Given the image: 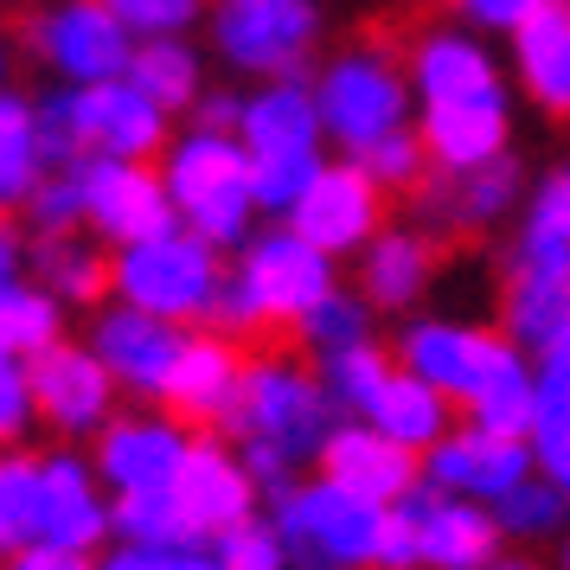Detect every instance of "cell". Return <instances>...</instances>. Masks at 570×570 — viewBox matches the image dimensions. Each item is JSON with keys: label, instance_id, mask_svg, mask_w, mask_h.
Masks as SVG:
<instances>
[{"label": "cell", "instance_id": "6f0895ef", "mask_svg": "<svg viewBox=\"0 0 570 570\" xmlns=\"http://www.w3.org/2000/svg\"><path fill=\"white\" fill-rule=\"evenodd\" d=\"M488 570H544V564H539V558H525V551H500Z\"/></svg>", "mask_w": 570, "mask_h": 570}, {"label": "cell", "instance_id": "9f6ffc18", "mask_svg": "<svg viewBox=\"0 0 570 570\" xmlns=\"http://www.w3.org/2000/svg\"><path fill=\"white\" fill-rule=\"evenodd\" d=\"M20 263H27V244H20V232H13V225H0V288L20 283Z\"/></svg>", "mask_w": 570, "mask_h": 570}, {"label": "cell", "instance_id": "8d00e7d4", "mask_svg": "<svg viewBox=\"0 0 570 570\" xmlns=\"http://www.w3.org/2000/svg\"><path fill=\"white\" fill-rule=\"evenodd\" d=\"M39 544V455L0 449V551Z\"/></svg>", "mask_w": 570, "mask_h": 570}, {"label": "cell", "instance_id": "b9f144b4", "mask_svg": "<svg viewBox=\"0 0 570 570\" xmlns=\"http://www.w3.org/2000/svg\"><path fill=\"white\" fill-rule=\"evenodd\" d=\"M365 167V180L379 186V193H411L416 180H423V167H430V155H423V135L416 129H391L385 141H372L365 155H353Z\"/></svg>", "mask_w": 570, "mask_h": 570}, {"label": "cell", "instance_id": "9a60e30c", "mask_svg": "<svg viewBox=\"0 0 570 570\" xmlns=\"http://www.w3.org/2000/svg\"><path fill=\"white\" fill-rule=\"evenodd\" d=\"M109 539V488L97 462H83L71 449L39 455V544L52 551H104Z\"/></svg>", "mask_w": 570, "mask_h": 570}, {"label": "cell", "instance_id": "7402d4cb", "mask_svg": "<svg viewBox=\"0 0 570 570\" xmlns=\"http://www.w3.org/2000/svg\"><path fill=\"white\" fill-rule=\"evenodd\" d=\"M237 372H244V353H237V340L225 334H186L180 360L167 372V385H160V411L180 416V423H218L225 404H232L237 391Z\"/></svg>", "mask_w": 570, "mask_h": 570}, {"label": "cell", "instance_id": "44dd1931", "mask_svg": "<svg viewBox=\"0 0 570 570\" xmlns=\"http://www.w3.org/2000/svg\"><path fill=\"white\" fill-rule=\"evenodd\" d=\"M78 116H83V135H90V155L148 160L155 148H167V109H160L135 78L83 83Z\"/></svg>", "mask_w": 570, "mask_h": 570}, {"label": "cell", "instance_id": "484cf974", "mask_svg": "<svg viewBox=\"0 0 570 570\" xmlns=\"http://www.w3.org/2000/svg\"><path fill=\"white\" fill-rule=\"evenodd\" d=\"M513 58H519V78L532 90V104L564 116L570 109V7L564 0H544L532 20H519Z\"/></svg>", "mask_w": 570, "mask_h": 570}, {"label": "cell", "instance_id": "60d3db41", "mask_svg": "<svg viewBox=\"0 0 570 570\" xmlns=\"http://www.w3.org/2000/svg\"><path fill=\"white\" fill-rule=\"evenodd\" d=\"M295 334L308 340L321 360H327V353H340V346H360V340H372V302H365V295L334 288L327 302H314V308L295 321Z\"/></svg>", "mask_w": 570, "mask_h": 570}, {"label": "cell", "instance_id": "f907efd6", "mask_svg": "<svg viewBox=\"0 0 570 570\" xmlns=\"http://www.w3.org/2000/svg\"><path fill=\"white\" fill-rule=\"evenodd\" d=\"M372 570H423V558H416V525H411L404 507H385V519H379Z\"/></svg>", "mask_w": 570, "mask_h": 570}, {"label": "cell", "instance_id": "ba28073f", "mask_svg": "<svg viewBox=\"0 0 570 570\" xmlns=\"http://www.w3.org/2000/svg\"><path fill=\"white\" fill-rule=\"evenodd\" d=\"M167 488H174L186 532H193L199 544H212L218 532H232V525H244V519H257V507H263V493H257V481H250L244 455H237L232 442H218V436L186 442V455H180V468H174Z\"/></svg>", "mask_w": 570, "mask_h": 570}, {"label": "cell", "instance_id": "91938a15", "mask_svg": "<svg viewBox=\"0 0 570 570\" xmlns=\"http://www.w3.org/2000/svg\"><path fill=\"white\" fill-rule=\"evenodd\" d=\"M0 78H7V46H0Z\"/></svg>", "mask_w": 570, "mask_h": 570}, {"label": "cell", "instance_id": "681fc988", "mask_svg": "<svg viewBox=\"0 0 570 570\" xmlns=\"http://www.w3.org/2000/svg\"><path fill=\"white\" fill-rule=\"evenodd\" d=\"M525 232H539V237H558V244H570V167L544 174V186L532 193V206H525Z\"/></svg>", "mask_w": 570, "mask_h": 570}, {"label": "cell", "instance_id": "4316f807", "mask_svg": "<svg viewBox=\"0 0 570 570\" xmlns=\"http://www.w3.org/2000/svg\"><path fill=\"white\" fill-rule=\"evenodd\" d=\"M507 340H513L519 353H558L570 346V276H532V269H513V283H507Z\"/></svg>", "mask_w": 570, "mask_h": 570}, {"label": "cell", "instance_id": "e0dca14e", "mask_svg": "<svg viewBox=\"0 0 570 570\" xmlns=\"http://www.w3.org/2000/svg\"><path fill=\"white\" fill-rule=\"evenodd\" d=\"M314 462H321V474H327L334 488L360 493L372 507H397V500L423 481V455H411L404 442H391L385 430H372L365 416H340Z\"/></svg>", "mask_w": 570, "mask_h": 570}, {"label": "cell", "instance_id": "816d5d0a", "mask_svg": "<svg viewBox=\"0 0 570 570\" xmlns=\"http://www.w3.org/2000/svg\"><path fill=\"white\" fill-rule=\"evenodd\" d=\"M474 27H493V32H513L519 20H532L544 0H455Z\"/></svg>", "mask_w": 570, "mask_h": 570}, {"label": "cell", "instance_id": "4fadbf2b", "mask_svg": "<svg viewBox=\"0 0 570 570\" xmlns=\"http://www.w3.org/2000/svg\"><path fill=\"white\" fill-rule=\"evenodd\" d=\"M27 379H32V411L46 416L58 436H97L116 416V379L90 346L58 340L39 360H27Z\"/></svg>", "mask_w": 570, "mask_h": 570}, {"label": "cell", "instance_id": "be15d7a7", "mask_svg": "<svg viewBox=\"0 0 570 570\" xmlns=\"http://www.w3.org/2000/svg\"><path fill=\"white\" fill-rule=\"evenodd\" d=\"M564 7H570V0H564Z\"/></svg>", "mask_w": 570, "mask_h": 570}, {"label": "cell", "instance_id": "c3c4849f", "mask_svg": "<svg viewBox=\"0 0 570 570\" xmlns=\"http://www.w3.org/2000/svg\"><path fill=\"white\" fill-rule=\"evenodd\" d=\"M32 379H27V360H0V449L32 430Z\"/></svg>", "mask_w": 570, "mask_h": 570}, {"label": "cell", "instance_id": "d6986e66", "mask_svg": "<svg viewBox=\"0 0 570 570\" xmlns=\"http://www.w3.org/2000/svg\"><path fill=\"white\" fill-rule=\"evenodd\" d=\"M186 423L180 416H155V411H129L109 416L97 430V474H104L109 493H141V488H167L174 468L186 455Z\"/></svg>", "mask_w": 570, "mask_h": 570}, {"label": "cell", "instance_id": "f35d334b", "mask_svg": "<svg viewBox=\"0 0 570 570\" xmlns=\"http://www.w3.org/2000/svg\"><path fill=\"white\" fill-rule=\"evenodd\" d=\"M32 141H39V167H46V174L90 160V135H83V116H78V90H46V97L32 104Z\"/></svg>", "mask_w": 570, "mask_h": 570}, {"label": "cell", "instance_id": "52a82bcc", "mask_svg": "<svg viewBox=\"0 0 570 570\" xmlns=\"http://www.w3.org/2000/svg\"><path fill=\"white\" fill-rule=\"evenodd\" d=\"M237 276H244V288L257 295L263 327H295L314 302L334 295V257H321L308 237L288 232V225L244 237V263H237Z\"/></svg>", "mask_w": 570, "mask_h": 570}, {"label": "cell", "instance_id": "f5cc1de1", "mask_svg": "<svg viewBox=\"0 0 570 570\" xmlns=\"http://www.w3.org/2000/svg\"><path fill=\"white\" fill-rule=\"evenodd\" d=\"M525 442H532V462H539V474L570 500V430H551V436H525Z\"/></svg>", "mask_w": 570, "mask_h": 570}, {"label": "cell", "instance_id": "d590c367", "mask_svg": "<svg viewBox=\"0 0 570 570\" xmlns=\"http://www.w3.org/2000/svg\"><path fill=\"white\" fill-rule=\"evenodd\" d=\"M39 141H32V104L0 90V206H27V193L39 186Z\"/></svg>", "mask_w": 570, "mask_h": 570}, {"label": "cell", "instance_id": "1f68e13d", "mask_svg": "<svg viewBox=\"0 0 570 570\" xmlns=\"http://www.w3.org/2000/svg\"><path fill=\"white\" fill-rule=\"evenodd\" d=\"M0 340L13 360H39L46 346L65 340V302L46 295L39 283H7L0 288Z\"/></svg>", "mask_w": 570, "mask_h": 570}, {"label": "cell", "instance_id": "d4e9b609", "mask_svg": "<svg viewBox=\"0 0 570 570\" xmlns=\"http://www.w3.org/2000/svg\"><path fill=\"white\" fill-rule=\"evenodd\" d=\"M411 78H416V97H423V104H481V97H507L493 58L481 52L468 32H430V39L416 46Z\"/></svg>", "mask_w": 570, "mask_h": 570}, {"label": "cell", "instance_id": "836d02e7", "mask_svg": "<svg viewBox=\"0 0 570 570\" xmlns=\"http://www.w3.org/2000/svg\"><path fill=\"white\" fill-rule=\"evenodd\" d=\"M391 372H397V365H391L385 346L360 340V346H340V353L321 360V385H327V397H334L340 416H365L372 404H379V391H385Z\"/></svg>", "mask_w": 570, "mask_h": 570}, {"label": "cell", "instance_id": "6125c7cd", "mask_svg": "<svg viewBox=\"0 0 570 570\" xmlns=\"http://www.w3.org/2000/svg\"><path fill=\"white\" fill-rule=\"evenodd\" d=\"M0 558H7V551H0Z\"/></svg>", "mask_w": 570, "mask_h": 570}, {"label": "cell", "instance_id": "2e32d148", "mask_svg": "<svg viewBox=\"0 0 570 570\" xmlns=\"http://www.w3.org/2000/svg\"><path fill=\"white\" fill-rule=\"evenodd\" d=\"M32 46L46 52L58 78H71V90L83 83H104V78H122L129 71V27L109 13L104 0H65L52 7L39 27H32Z\"/></svg>", "mask_w": 570, "mask_h": 570}, {"label": "cell", "instance_id": "8992f818", "mask_svg": "<svg viewBox=\"0 0 570 570\" xmlns=\"http://www.w3.org/2000/svg\"><path fill=\"white\" fill-rule=\"evenodd\" d=\"M404 78L385 52H340L321 83H314V109H321V135H334L346 155H365L372 141L404 129Z\"/></svg>", "mask_w": 570, "mask_h": 570}, {"label": "cell", "instance_id": "7bdbcfd3", "mask_svg": "<svg viewBox=\"0 0 570 570\" xmlns=\"http://www.w3.org/2000/svg\"><path fill=\"white\" fill-rule=\"evenodd\" d=\"M27 218L32 232H78L83 225V160L78 167H58V174H39V186L27 193Z\"/></svg>", "mask_w": 570, "mask_h": 570}, {"label": "cell", "instance_id": "bcb514c9", "mask_svg": "<svg viewBox=\"0 0 570 570\" xmlns=\"http://www.w3.org/2000/svg\"><path fill=\"white\" fill-rule=\"evenodd\" d=\"M97 570H225L212 544H116Z\"/></svg>", "mask_w": 570, "mask_h": 570}, {"label": "cell", "instance_id": "db71d44e", "mask_svg": "<svg viewBox=\"0 0 570 570\" xmlns=\"http://www.w3.org/2000/svg\"><path fill=\"white\" fill-rule=\"evenodd\" d=\"M7 570H97L90 558H78V551H52V544H27V551H13L7 558Z\"/></svg>", "mask_w": 570, "mask_h": 570}, {"label": "cell", "instance_id": "e575fe53", "mask_svg": "<svg viewBox=\"0 0 570 570\" xmlns=\"http://www.w3.org/2000/svg\"><path fill=\"white\" fill-rule=\"evenodd\" d=\"M109 532L122 544H199L186 532L174 488H141V493H109Z\"/></svg>", "mask_w": 570, "mask_h": 570}, {"label": "cell", "instance_id": "74e56055", "mask_svg": "<svg viewBox=\"0 0 570 570\" xmlns=\"http://www.w3.org/2000/svg\"><path fill=\"white\" fill-rule=\"evenodd\" d=\"M493 519H500V532H507V539H551V532H564L570 500L544 481L539 468H532L519 488H507L500 500H493Z\"/></svg>", "mask_w": 570, "mask_h": 570}, {"label": "cell", "instance_id": "83f0119b", "mask_svg": "<svg viewBox=\"0 0 570 570\" xmlns=\"http://www.w3.org/2000/svg\"><path fill=\"white\" fill-rule=\"evenodd\" d=\"M237 141L250 155H288V148H314L321 141V109H314L308 83H269L244 104Z\"/></svg>", "mask_w": 570, "mask_h": 570}, {"label": "cell", "instance_id": "11a10c76", "mask_svg": "<svg viewBox=\"0 0 570 570\" xmlns=\"http://www.w3.org/2000/svg\"><path fill=\"white\" fill-rule=\"evenodd\" d=\"M199 129H218V135H232L237 122H244V104H237V97H199Z\"/></svg>", "mask_w": 570, "mask_h": 570}, {"label": "cell", "instance_id": "3957f363", "mask_svg": "<svg viewBox=\"0 0 570 570\" xmlns=\"http://www.w3.org/2000/svg\"><path fill=\"white\" fill-rule=\"evenodd\" d=\"M225 283V263H218V244H206L199 232H174L141 237V244H122L109 257V288L141 314H160L174 327H193L212 314V295Z\"/></svg>", "mask_w": 570, "mask_h": 570}, {"label": "cell", "instance_id": "7c38bea8", "mask_svg": "<svg viewBox=\"0 0 570 570\" xmlns=\"http://www.w3.org/2000/svg\"><path fill=\"white\" fill-rule=\"evenodd\" d=\"M416 525V558L423 570H488L500 558V519L481 500H462V493H442L436 481H416L404 500H397Z\"/></svg>", "mask_w": 570, "mask_h": 570}, {"label": "cell", "instance_id": "5bb4252c", "mask_svg": "<svg viewBox=\"0 0 570 570\" xmlns=\"http://www.w3.org/2000/svg\"><path fill=\"white\" fill-rule=\"evenodd\" d=\"M519 160L513 155H493L481 167H436L411 186L416 218L430 232H493L507 212L519 206Z\"/></svg>", "mask_w": 570, "mask_h": 570}, {"label": "cell", "instance_id": "f546056e", "mask_svg": "<svg viewBox=\"0 0 570 570\" xmlns=\"http://www.w3.org/2000/svg\"><path fill=\"white\" fill-rule=\"evenodd\" d=\"M32 283L58 295L65 308H97L109 288V257L83 244V232H46L32 244Z\"/></svg>", "mask_w": 570, "mask_h": 570}, {"label": "cell", "instance_id": "d6a6232c", "mask_svg": "<svg viewBox=\"0 0 570 570\" xmlns=\"http://www.w3.org/2000/svg\"><path fill=\"white\" fill-rule=\"evenodd\" d=\"M122 78H135L160 109L199 104V58H193L186 39H141L129 52V71H122Z\"/></svg>", "mask_w": 570, "mask_h": 570}, {"label": "cell", "instance_id": "f1b7e54d", "mask_svg": "<svg viewBox=\"0 0 570 570\" xmlns=\"http://www.w3.org/2000/svg\"><path fill=\"white\" fill-rule=\"evenodd\" d=\"M365 423L385 430L391 442H404L411 455H423V449H436V442L449 436V397L397 365V372L385 379V391H379V404L365 411Z\"/></svg>", "mask_w": 570, "mask_h": 570}, {"label": "cell", "instance_id": "ffe728a7", "mask_svg": "<svg viewBox=\"0 0 570 570\" xmlns=\"http://www.w3.org/2000/svg\"><path fill=\"white\" fill-rule=\"evenodd\" d=\"M186 346V327L160 321V314H141V308H104L97 327H90V353L109 365L116 391H135V397H160L167 372L180 360Z\"/></svg>", "mask_w": 570, "mask_h": 570}, {"label": "cell", "instance_id": "277c9868", "mask_svg": "<svg viewBox=\"0 0 570 570\" xmlns=\"http://www.w3.org/2000/svg\"><path fill=\"white\" fill-rule=\"evenodd\" d=\"M379 519H385V507L334 488L327 474L295 481L269 500V525L288 551V570H372Z\"/></svg>", "mask_w": 570, "mask_h": 570}, {"label": "cell", "instance_id": "cb8c5ba5", "mask_svg": "<svg viewBox=\"0 0 570 570\" xmlns=\"http://www.w3.org/2000/svg\"><path fill=\"white\" fill-rule=\"evenodd\" d=\"M423 155L436 167H481L507 155V97L481 104H423Z\"/></svg>", "mask_w": 570, "mask_h": 570}, {"label": "cell", "instance_id": "6da1fadb", "mask_svg": "<svg viewBox=\"0 0 570 570\" xmlns=\"http://www.w3.org/2000/svg\"><path fill=\"white\" fill-rule=\"evenodd\" d=\"M334 423H340V411H334V397H327V385H321V372L295 365L288 353L244 360L232 404L218 416V430H232L237 442H269L295 468L321 455V442H327Z\"/></svg>", "mask_w": 570, "mask_h": 570}, {"label": "cell", "instance_id": "94428289", "mask_svg": "<svg viewBox=\"0 0 570 570\" xmlns=\"http://www.w3.org/2000/svg\"><path fill=\"white\" fill-rule=\"evenodd\" d=\"M0 360H13V353H7V340H0Z\"/></svg>", "mask_w": 570, "mask_h": 570}, {"label": "cell", "instance_id": "603a6c76", "mask_svg": "<svg viewBox=\"0 0 570 570\" xmlns=\"http://www.w3.org/2000/svg\"><path fill=\"white\" fill-rule=\"evenodd\" d=\"M430 283H436V244L423 232L391 225L360 250V295L372 308H391V314L411 308V302H423Z\"/></svg>", "mask_w": 570, "mask_h": 570}, {"label": "cell", "instance_id": "8fae6325", "mask_svg": "<svg viewBox=\"0 0 570 570\" xmlns=\"http://www.w3.org/2000/svg\"><path fill=\"white\" fill-rule=\"evenodd\" d=\"M513 353L507 334L468 327V321H411L397 340V365L416 372L423 385H436L449 404H468L474 391L493 379V365Z\"/></svg>", "mask_w": 570, "mask_h": 570}, {"label": "cell", "instance_id": "ee69618b", "mask_svg": "<svg viewBox=\"0 0 570 570\" xmlns=\"http://www.w3.org/2000/svg\"><path fill=\"white\" fill-rule=\"evenodd\" d=\"M212 551H218L225 570H288V551H283V539H276L269 519H244L232 532H218Z\"/></svg>", "mask_w": 570, "mask_h": 570}, {"label": "cell", "instance_id": "9c48e42d", "mask_svg": "<svg viewBox=\"0 0 570 570\" xmlns=\"http://www.w3.org/2000/svg\"><path fill=\"white\" fill-rule=\"evenodd\" d=\"M83 218H90L97 237H109L116 250L180 225L167 180L148 174V160H116V155H90L83 160Z\"/></svg>", "mask_w": 570, "mask_h": 570}, {"label": "cell", "instance_id": "4dcf8cb0", "mask_svg": "<svg viewBox=\"0 0 570 570\" xmlns=\"http://www.w3.org/2000/svg\"><path fill=\"white\" fill-rule=\"evenodd\" d=\"M468 423L493 430V436H532V365H525L519 346L493 365L488 385L468 397Z\"/></svg>", "mask_w": 570, "mask_h": 570}, {"label": "cell", "instance_id": "f6af8a7d", "mask_svg": "<svg viewBox=\"0 0 570 570\" xmlns=\"http://www.w3.org/2000/svg\"><path fill=\"white\" fill-rule=\"evenodd\" d=\"M551 430H570V346L544 353L532 372V436H551Z\"/></svg>", "mask_w": 570, "mask_h": 570}, {"label": "cell", "instance_id": "ac0fdd59", "mask_svg": "<svg viewBox=\"0 0 570 570\" xmlns=\"http://www.w3.org/2000/svg\"><path fill=\"white\" fill-rule=\"evenodd\" d=\"M532 442L525 436H493V430H449L436 449H423V481H436L442 493H462L493 507L507 488H519L532 474Z\"/></svg>", "mask_w": 570, "mask_h": 570}, {"label": "cell", "instance_id": "7dc6e473", "mask_svg": "<svg viewBox=\"0 0 570 570\" xmlns=\"http://www.w3.org/2000/svg\"><path fill=\"white\" fill-rule=\"evenodd\" d=\"M104 7L141 39H180L199 20V0H104Z\"/></svg>", "mask_w": 570, "mask_h": 570}, {"label": "cell", "instance_id": "30bf717a", "mask_svg": "<svg viewBox=\"0 0 570 570\" xmlns=\"http://www.w3.org/2000/svg\"><path fill=\"white\" fill-rule=\"evenodd\" d=\"M379 206H385V193L365 180L360 160H340V167L314 174V186L295 199V212H288L283 225L308 237L321 257H353V250H365L372 237L385 232Z\"/></svg>", "mask_w": 570, "mask_h": 570}, {"label": "cell", "instance_id": "7a4b0ae2", "mask_svg": "<svg viewBox=\"0 0 570 570\" xmlns=\"http://www.w3.org/2000/svg\"><path fill=\"white\" fill-rule=\"evenodd\" d=\"M167 193H174V212H180L186 232H199L218 250H237L250 237V148L237 135L218 129H193L180 141H167Z\"/></svg>", "mask_w": 570, "mask_h": 570}, {"label": "cell", "instance_id": "5b68a950", "mask_svg": "<svg viewBox=\"0 0 570 570\" xmlns=\"http://www.w3.org/2000/svg\"><path fill=\"white\" fill-rule=\"evenodd\" d=\"M212 39L250 78L302 83L314 39H321V13H314V0H218Z\"/></svg>", "mask_w": 570, "mask_h": 570}, {"label": "cell", "instance_id": "ab89813d", "mask_svg": "<svg viewBox=\"0 0 570 570\" xmlns=\"http://www.w3.org/2000/svg\"><path fill=\"white\" fill-rule=\"evenodd\" d=\"M327 160H321V148H288V155H250V199H257V212H276V218H288L295 212V199L314 186V174H321Z\"/></svg>", "mask_w": 570, "mask_h": 570}, {"label": "cell", "instance_id": "680465c9", "mask_svg": "<svg viewBox=\"0 0 570 570\" xmlns=\"http://www.w3.org/2000/svg\"><path fill=\"white\" fill-rule=\"evenodd\" d=\"M558 564H564V570H570V539H564V558H558Z\"/></svg>", "mask_w": 570, "mask_h": 570}]
</instances>
